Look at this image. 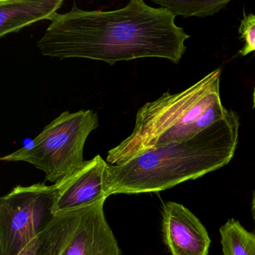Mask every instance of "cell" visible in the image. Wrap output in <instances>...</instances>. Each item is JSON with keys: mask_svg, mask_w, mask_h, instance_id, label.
<instances>
[{"mask_svg": "<svg viewBox=\"0 0 255 255\" xmlns=\"http://www.w3.org/2000/svg\"><path fill=\"white\" fill-rule=\"evenodd\" d=\"M167 8L131 0L120 9L86 11L74 5L50 17L37 47L41 54L60 59L82 58L110 65L142 58L181 60L189 35L175 24Z\"/></svg>", "mask_w": 255, "mask_h": 255, "instance_id": "6da1fadb", "label": "cell"}, {"mask_svg": "<svg viewBox=\"0 0 255 255\" xmlns=\"http://www.w3.org/2000/svg\"><path fill=\"white\" fill-rule=\"evenodd\" d=\"M239 128L238 115L229 110L191 138L150 149L121 165L109 164L107 195L160 192L222 168L234 157Z\"/></svg>", "mask_w": 255, "mask_h": 255, "instance_id": "7a4b0ae2", "label": "cell"}, {"mask_svg": "<svg viewBox=\"0 0 255 255\" xmlns=\"http://www.w3.org/2000/svg\"><path fill=\"white\" fill-rule=\"evenodd\" d=\"M218 68L179 93L165 92L138 110L129 136L108 152L107 162L121 165L150 149L191 138L229 113L222 104Z\"/></svg>", "mask_w": 255, "mask_h": 255, "instance_id": "3957f363", "label": "cell"}, {"mask_svg": "<svg viewBox=\"0 0 255 255\" xmlns=\"http://www.w3.org/2000/svg\"><path fill=\"white\" fill-rule=\"evenodd\" d=\"M98 126V116L93 110L64 112L29 144L1 160L32 164L45 173V181L57 183L84 165L85 144Z\"/></svg>", "mask_w": 255, "mask_h": 255, "instance_id": "277c9868", "label": "cell"}, {"mask_svg": "<svg viewBox=\"0 0 255 255\" xmlns=\"http://www.w3.org/2000/svg\"><path fill=\"white\" fill-rule=\"evenodd\" d=\"M102 200L53 216L37 238L35 255H122Z\"/></svg>", "mask_w": 255, "mask_h": 255, "instance_id": "5b68a950", "label": "cell"}, {"mask_svg": "<svg viewBox=\"0 0 255 255\" xmlns=\"http://www.w3.org/2000/svg\"><path fill=\"white\" fill-rule=\"evenodd\" d=\"M55 184L17 186L0 198V255H18L53 219Z\"/></svg>", "mask_w": 255, "mask_h": 255, "instance_id": "8992f818", "label": "cell"}, {"mask_svg": "<svg viewBox=\"0 0 255 255\" xmlns=\"http://www.w3.org/2000/svg\"><path fill=\"white\" fill-rule=\"evenodd\" d=\"M108 167V162L98 154L86 161L75 172L54 183L53 214L79 210L107 200Z\"/></svg>", "mask_w": 255, "mask_h": 255, "instance_id": "52a82bcc", "label": "cell"}, {"mask_svg": "<svg viewBox=\"0 0 255 255\" xmlns=\"http://www.w3.org/2000/svg\"><path fill=\"white\" fill-rule=\"evenodd\" d=\"M162 232L171 255H208L211 240L205 227L182 204H164Z\"/></svg>", "mask_w": 255, "mask_h": 255, "instance_id": "ba28073f", "label": "cell"}, {"mask_svg": "<svg viewBox=\"0 0 255 255\" xmlns=\"http://www.w3.org/2000/svg\"><path fill=\"white\" fill-rule=\"evenodd\" d=\"M63 2V0H1L0 38L41 20H50Z\"/></svg>", "mask_w": 255, "mask_h": 255, "instance_id": "9c48e42d", "label": "cell"}, {"mask_svg": "<svg viewBox=\"0 0 255 255\" xmlns=\"http://www.w3.org/2000/svg\"><path fill=\"white\" fill-rule=\"evenodd\" d=\"M223 255H255V234L234 219L219 229Z\"/></svg>", "mask_w": 255, "mask_h": 255, "instance_id": "30bf717a", "label": "cell"}, {"mask_svg": "<svg viewBox=\"0 0 255 255\" xmlns=\"http://www.w3.org/2000/svg\"><path fill=\"white\" fill-rule=\"evenodd\" d=\"M167 8L175 16L204 18L219 13L229 3L230 0H152Z\"/></svg>", "mask_w": 255, "mask_h": 255, "instance_id": "8fae6325", "label": "cell"}, {"mask_svg": "<svg viewBox=\"0 0 255 255\" xmlns=\"http://www.w3.org/2000/svg\"><path fill=\"white\" fill-rule=\"evenodd\" d=\"M239 33L244 41L245 45L240 50L241 56H246L252 52H255V15L249 14L245 15L239 27Z\"/></svg>", "mask_w": 255, "mask_h": 255, "instance_id": "7c38bea8", "label": "cell"}, {"mask_svg": "<svg viewBox=\"0 0 255 255\" xmlns=\"http://www.w3.org/2000/svg\"><path fill=\"white\" fill-rule=\"evenodd\" d=\"M252 211L254 218H255V196H254L253 201H252Z\"/></svg>", "mask_w": 255, "mask_h": 255, "instance_id": "4fadbf2b", "label": "cell"}, {"mask_svg": "<svg viewBox=\"0 0 255 255\" xmlns=\"http://www.w3.org/2000/svg\"><path fill=\"white\" fill-rule=\"evenodd\" d=\"M253 108L255 110V89H254L253 93Z\"/></svg>", "mask_w": 255, "mask_h": 255, "instance_id": "5bb4252c", "label": "cell"}]
</instances>
